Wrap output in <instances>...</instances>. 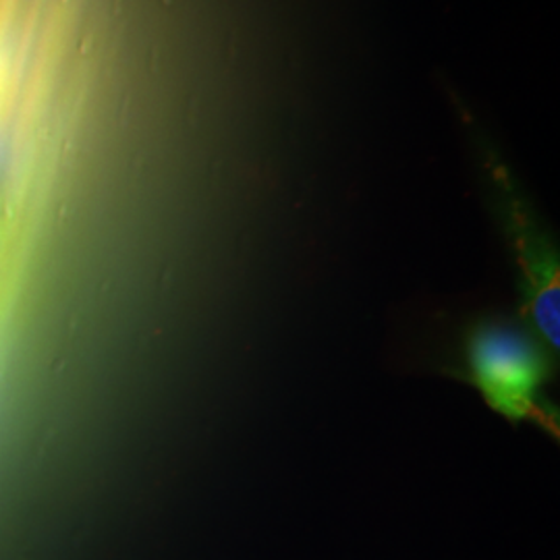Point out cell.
I'll use <instances>...</instances> for the list:
<instances>
[{
    "label": "cell",
    "mask_w": 560,
    "mask_h": 560,
    "mask_svg": "<svg viewBox=\"0 0 560 560\" xmlns=\"http://www.w3.org/2000/svg\"><path fill=\"white\" fill-rule=\"evenodd\" d=\"M465 368L469 384L502 418L559 434V416L546 395L550 347L540 337L513 322H480L465 339Z\"/></svg>",
    "instance_id": "obj_1"
}]
</instances>
